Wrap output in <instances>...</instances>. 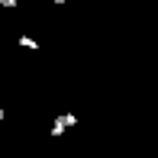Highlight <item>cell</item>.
I'll use <instances>...</instances> for the list:
<instances>
[{
	"instance_id": "cell-1",
	"label": "cell",
	"mask_w": 158,
	"mask_h": 158,
	"mask_svg": "<svg viewBox=\"0 0 158 158\" xmlns=\"http://www.w3.org/2000/svg\"><path fill=\"white\" fill-rule=\"evenodd\" d=\"M64 132H68V126H64V116H58V119L52 123V129H48V135H52V139H61Z\"/></svg>"
},
{
	"instance_id": "cell-2",
	"label": "cell",
	"mask_w": 158,
	"mask_h": 158,
	"mask_svg": "<svg viewBox=\"0 0 158 158\" xmlns=\"http://www.w3.org/2000/svg\"><path fill=\"white\" fill-rule=\"evenodd\" d=\"M19 48H29V52H39V42L32 35H19Z\"/></svg>"
},
{
	"instance_id": "cell-3",
	"label": "cell",
	"mask_w": 158,
	"mask_h": 158,
	"mask_svg": "<svg viewBox=\"0 0 158 158\" xmlns=\"http://www.w3.org/2000/svg\"><path fill=\"white\" fill-rule=\"evenodd\" d=\"M61 116H64V126H68V129L77 126V116H74V113H61Z\"/></svg>"
},
{
	"instance_id": "cell-4",
	"label": "cell",
	"mask_w": 158,
	"mask_h": 158,
	"mask_svg": "<svg viewBox=\"0 0 158 158\" xmlns=\"http://www.w3.org/2000/svg\"><path fill=\"white\" fill-rule=\"evenodd\" d=\"M16 3H19V0H0V6H3V10H13Z\"/></svg>"
},
{
	"instance_id": "cell-5",
	"label": "cell",
	"mask_w": 158,
	"mask_h": 158,
	"mask_svg": "<svg viewBox=\"0 0 158 158\" xmlns=\"http://www.w3.org/2000/svg\"><path fill=\"white\" fill-rule=\"evenodd\" d=\"M3 116H6V110H3V106H0V123H3Z\"/></svg>"
},
{
	"instance_id": "cell-6",
	"label": "cell",
	"mask_w": 158,
	"mask_h": 158,
	"mask_svg": "<svg viewBox=\"0 0 158 158\" xmlns=\"http://www.w3.org/2000/svg\"><path fill=\"white\" fill-rule=\"evenodd\" d=\"M52 3H68V0H52Z\"/></svg>"
}]
</instances>
